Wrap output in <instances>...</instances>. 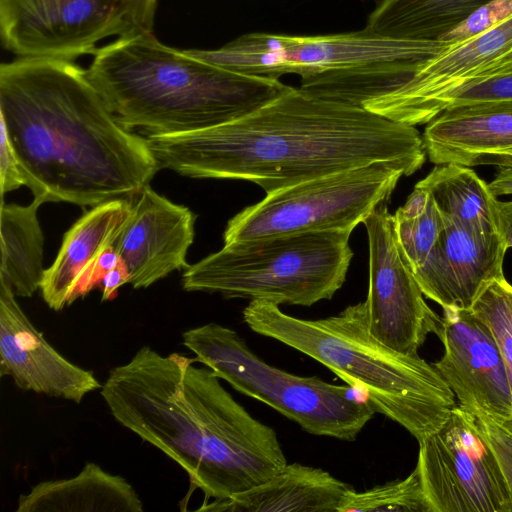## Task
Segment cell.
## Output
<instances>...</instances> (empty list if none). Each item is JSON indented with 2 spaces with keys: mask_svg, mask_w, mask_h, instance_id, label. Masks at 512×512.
<instances>
[{
  "mask_svg": "<svg viewBox=\"0 0 512 512\" xmlns=\"http://www.w3.org/2000/svg\"><path fill=\"white\" fill-rule=\"evenodd\" d=\"M146 141L161 169L249 181L266 193L378 161L412 175L427 156L415 126L294 87L232 122Z\"/></svg>",
  "mask_w": 512,
  "mask_h": 512,
  "instance_id": "cell-1",
  "label": "cell"
},
{
  "mask_svg": "<svg viewBox=\"0 0 512 512\" xmlns=\"http://www.w3.org/2000/svg\"><path fill=\"white\" fill-rule=\"evenodd\" d=\"M0 115L25 185L45 202L94 207L130 199L161 169L146 138L119 123L71 61L1 64Z\"/></svg>",
  "mask_w": 512,
  "mask_h": 512,
  "instance_id": "cell-2",
  "label": "cell"
},
{
  "mask_svg": "<svg viewBox=\"0 0 512 512\" xmlns=\"http://www.w3.org/2000/svg\"><path fill=\"white\" fill-rule=\"evenodd\" d=\"M142 346L109 371L101 396L114 419L178 464L191 487L223 501L288 463L275 430L255 419L207 366Z\"/></svg>",
  "mask_w": 512,
  "mask_h": 512,
  "instance_id": "cell-3",
  "label": "cell"
},
{
  "mask_svg": "<svg viewBox=\"0 0 512 512\" xmlns=\"http://www.w3.org/2000/svg\"><path fill=\"white\" fill-rule=\"evenodd\" d=\"M86 70L121 125L176 135L223 125L257 110L291 86L229 70L160 43L152 32L96 50Z\"/></svg>",
  "mask_w": 512,
  "mask_h": 512,
  "instance_id": "cell-4",
  "label": "cell"
},
{
  "mask_svg": "<svg viewBox=\"0 0 512 512\" xmlns=\"http://www.w3.org/2000/svg\"><path fill=\"white\" fill-rule=\"evenodd\" d=\"M243 321L255 333L323 364L418 443L437 431L458 406L433 364L418 354L389 348L370 332L366 301L335 316L307 320L282 312L277 304L251 300Z\"/></svg>",
  "mask_w": 512,
  "mask_h": 512,
  "instance_id": "cell-5",
  "label": "cell"
},
{
  "mask_svg": "<svg viewBox=\"0 0 512 512\" xmlns=\"http://www.w3.org/2000/svg\"><path fill=\"white\" fill-rule=\"evenodd\" d=\"M451 43L393 39L364 28L320 36L248 33L218 49L187 51L240 73L273 79L296 74L310 93L363 107L403 85Z\"/></svg>",
  "mask_w": 512,
  "mask_h": 512,
  "instance_id": "cell-6",
  "label": "cell"
},
{
  "mask_svg": "<svg viewBox=\"0 0 512 512\" xmlns=\"http://www.w3.org/2000/svg\"><path fill=\"white\" fill-rule=\"evenodd\" d=\"M352 230H326L224 244L182 274L188 292L277 305L311 306L342 287L353 252Z\"/></svg>",
  "mask_w": 512,
  "mask_h": 512,
  "instance_id": "cell-7",
  "label": "cell"
},
{
  "mask_svg": "<svg viewBox=\"0 0 512 512\" xmlns=\"http://www.w3.org/2000/svg\"><path fill=\"white\" fill-rule=\"evenodd\" d=\"M182 344L197 362L213 370L238 392L297 423L304 431L354 441L376 413L349 385L317 376H298L258 357L233 329L211 322L182 333Z\"/></svg>",
  "mask_w": 512,
  "mask_h": 512,
  "instance_id": "cell-8",
  "label": "cell"
},
{
  "mask_svg": "<svg viewBox=\"0 0 512 512\" xmlns=\"http://www.w3.org/2000/svg\"><path fill=\"white\" fill-rule=\"evenodd\" d=\"M400 163L378 161L266 193L232 217L224 244L326 230H352L385 203L402 176Z\"/></svg>",
  "mask_w": 512,
  "mask_h": 512,
  "instance_id": "cell-9",
  "label": "cell"
},
{
  "mask_svg": "<svg viewBox=\"0 0 512 512\" xmlns=\"http://www.w3.org/2000/svg\"><path fill=\"white\" fill-rule=\"evenodd\" d=\"M157 0H0L4 47L20 58L71 61L101 40L152 32Z\"/></svg>",
  "mask_w": 512,
  "mask_h": 512,
  "instance_id": "cell-10",
  "label": "cell"
},
{
  "mask_svg": "<svg viewBox=\"0 0 512 512\" xmlns=\"http://www.w3.org/2000/svg\"><path fill=\"white\" fill-rule=\"evenodd\" d=\"M416 467L432 512H512L496 456L475 415L459 406L419 442Z\"/></svg>",
  "mask_w": 512,
  "mask_h": 512,
  "instance_id": "cell-11",
  "label": "cell"
},
{
  "mask_svg": "<svg viewBox=\"0 0 512 512\" xmlns=\"http://www.w3.org/2000/svg\"><path fill=\"white\" fill-rule=\"evenodd\" d=\"M363 224L369 243L365 301L370 332L389 348L416 355L430 333H439L441 317L424 300L386 204H380Z\"/></svg>",
  "mask_w": 512,
  "mask_h": 512,
  "instance_id": "cell-12",
  "label": "cell"
},
{
  "mask_svg": "<svg viewBox=\"0 0 512 512\" xmlns=\"http://www.w3.org/2000/svg\"><path fill=\"white\" fill-rule=\"evenodd\" d=\"M444 354L433 366L454 393L458 406L499 423L512 415V388L500 350L489 329L470 309H443L437 334Z\"/></svg>",
  "mask_w": 512,
  "mask_h": 512,
  "instance_id": "cell-13",
  "label": "cell"
},
{
  "mask_svg": "<svg viewBox=\"0 0 512 512\" xmlns=\"http://www.w3.org/2000/svg\"><path fill=\"white\" fill-rule=\"evenodd\" d=\"M512 72V12L487 29L452 43L425 61L394 91L363 104L367 110L402 123L431 98L476 80Z\"/></svg>",
  "mask_w": 512,
  "mask_h": 512,
  "instance_id": "cell-14",
  "label": "cell"
},
{
  "mask_svg": "<svg viewBox=\"0 0 512 512\" xmlns=\"http://www.w3.org/2000/svg\"><path fill=\"white\" fill-rule=\"evenodd\" d=\"M129 201L125 224L113 247L133 288H147L175 270L186 269L196 215L143 187Z\"/></svg>",
  "mask_w": 512,
  "mask_h": 512,
  "instance_id": "cell-15",
  "label": "cell"
},
{
  "mask_svg": "<svg viewBox=\"0 0 512 512\" xmlns=\"http://www.w3.org/2000/svg\"><path fill=\"white\" fill-rule=\"evenodd\" d=\"M0 375L10 376L22 390L75 403L102 388L92 371L70 362L50 345L1 278Z\"/></svg>",
  "mask_w": 512,
  "mask_h": 512,
  "instance_id": "cell-16",
  "label": "cell"
},
{
  "mask_svg": "<svg viewBox=\"0 0 512 512\" xmlns=\"http://www.w3.org/2000/svg\"><path fill=\"white\" fill-rule=\"evenodd\" d=\"M443 217L437 248L413 274L424 296L443 309H470L488 285L505 277L507 248L498 233L482 234Z\"/></svg>",
  "mask_w": 512,
  "mask_h": 512,
  "instance_id": "cell-17",
  "label": "cell"
},
{
  "mask_svg": "<svg viewBox=\"0 0 512 512\" xmlns=\"http://www.w3.org/2000/svg\"><path fill=\"white\" fill-rule=\"evenodd\" d=\"M128 211V199L104 202L85 212L65 233L53 264L43 272L40 285L49 308L60 311L98 284L97 261L118 239Z\"/></svg>",
  "mask_w": 512,
  "mask_h": 512,
  "instance_id": "cell-18",
  "label": "cell"
},
{
  "mask_svg": "<svg viewBox=\"0 0 512 512\" xmlns=\"http://www.w3.org/2000/svg\"><path fill=\"white\" fill-rule=\"evenodd\" d=\"M422 137L434 164L489 165L512 150V100L445 109L426 124Z\"/></svg>",
  "mask_w": 512,
  "mask_h": 512,
  "instance_id": "cell-19",
  "label": "cell"
},
{
  "mask_svg": "<svg viewBox=\"0 0 512 512\" xmlns=\"http://www.w3.org/2000/svg\"><path fill=\"white\" fill-rule=\"evenodd\" d=\"M353 489L330 473L298 463L287 464L269 480L197 510L213 512H338Z\"/></svg>",
  "mask_w": 512,
  "mask_h": 512,
  "instance_id": "cell-20",
  "label": "cell"
},
{
  "mask_svg": "<svg viewBox=\"0 0 512 512\" xmlns=\"http://www.w3.org/2000/svg\"><path fill=\"white\" fill-rule=\"evenodd\" d=\"M17 512H143V503L122 476L88 462L75 476L47 480L18 499Z\"/></svg>",
  "mask_w": 512,
  "mask_h": 512,
  "instance_id": "cell-21",
  "label": "cell"
},
{
  "mask_svg": "<svg viewBox=\"0 0 512 512\" xmlns=\"http://www.w3.org/2000/svg\"><path fill=\"white\" fill-rule=\"evenodd\" d=\"M494 0H382L365 29L383 37L433 41Z\"/></svg>",
  "mask_w": 512,
  "mask_h": 512,
  "instance_id": "cell-22",
  "label": "cell"
},
{
  "mask_svg": "<svg viewBox=\"0 0 512 512\" xmlns=\"http://www.w3.org/2000/svg\"><path fill=\"white\" fill-rule=\"evenodd\" d=\"M44 202L38 197L27 206L1 202L0 278L19 297H31L43 278L44 237L37 211Z\"/></svg>",
  "mask_w": 512,
  "mask_h": 512,
  "instance_id": "cell-23",
  "label": "cell"
},
{
  "mask_svg": "<svg viewBox=\"0 0 512 512\" xmlns=\"http://www.w3.org/2000/svg\"><path fill=\"white\" fill-rule=\"evenodd\" d=\"M417 184L431 193L443 216L482 234L498 233L497 197L470 167L454 163L435 164Z\"/></svg>",
  "mask_w": 512,
  "mask_h": 512,
  "instance_id": "cell-24",
  "label": "cell"
},
{
  "mask_svg": "<svg viewBox=\"0 0 512 512\" xmlns=\"http://www.w3.org/2000/svg\"><path fill=\"white\" fill-rule=\"evenodd\" d=\"M398 242L415 273L437 248L444 217L431 193L416 184L405 204L393 214Z\"/></svg>",
  "mask_w": 512,
  "mask_h": 512,
  "instance_id": "cell-25",
  "label": "cell"
},
{
  "mask_svg": "<svg viewBox=\"0 0 512 512\" xmlns=\"http://www.w3.org/2000/svg\"><path fill=\"white\" fill-rule=\"evenodd\" d=\"M432 512L417 467L403 480L375 486L363 492L351 489L338 512Z\"/></svg>",
  "mask_w": 512,
  "mask_h": 512,
  "instance_id": "cell-26",
  "label": "cell"
},
{
  "mask_svg": "<svg viewBox=\"0 0 512 512\" xmlns=\"http://www.w3.org/2000/svg\"><path fill=\"white\" fill-rule=\"evenodd\" d=\"M512 100V72L463 84L424 102L412 111L403 124H427L445 109L485 102Z\"/></svg>",
  "mask_w": 512,
  "mask_h": 512,
  "instance_id": "cell-27",
  "label": "cell"
},
{
  "mask_svg": "<svg viewBox=\"0 0 512 512\" xmlns=\"http://www.w3.org/2000/svg\"><path fill=\"white\" fill-rule=\"evenodd\" d=\"M470 310L489 329L505 362L512 388V285L505 277L493 281Z\"/></svg>",
  "mask_w": 512,
  "mask_h": 512,
  "instance_id": "cell-28",
  "label": "cell"
},
{
  "mask_svg": "<svg viewBox=\"0 0 512 512\" xmlns=\"http://www.w3.org/2000/svg\"><path fill=\"white\" fill-rule=\"evenodd\" d=\"M474 415L480 431L496 456L512 504V433L488 416Z\"/></svg>",
  "mask_w": 512,
  "mask_h": 512,
  "instance_id": "cell-29",
  "label": "cell"
},
{
  "mask_svg": "<svg viewBox=\"0 0 512 512\" xmlns=\"http://www.w3.org/2000/svg\"><path fill=\"white\" fill-rule=\"evenodd\" d=\"M512 12V0H494L473 13L441 39L460 41L469 38L499 22Z\"/></svg>",
  "mask_w": 512,
  "mask_h": 512,
  "instance_id": "cell-30",
  "label": "cell"
},
{
  "mask_svg": "<svg viewBox=\"0 0 512 512\" xmlns=\"http://www.w3.org/2000/svg\"><path fill=\"white\" fill-rule=\"evenodd\" d=\"M0 188L1 196L26 184L19 160L3 121H0Z\"/></svg>",
  "mask_w": 512,
  "mask_h": 512,
  "instance_id": "cell-31",
  "label": "cell"
},
{
  "mask_svg": "<svg viewBox=\"0 0 512 512\" xmlns=\"http://www.w3.org/2000/svg\"><path fill=\"white\" fill-rule=\"evenodd\" d=\"M497 231L507 249L512 247V200H496Z\"/></svg>",
  "mask_w": 512,
  "mask_h": 512,
  "instance_id": "cell-32",
  "label": "cell"
},
{
  "mask_svg": "<svg viewBox=\"0 0 512 512\" xmlns=\"http://www.w3.org/2000/svg\"><path fill=\"white\" fill-rule=\"evenodd\" d=\"M102 287L101 301H107L113 298L116 291L126 283H129V276L123 266L120 264L118 267L108 271L103 275L100 280Z\"/></svg>",
  "mask_w": 512,
  "mask_h": 512,
  "instance_id": "cell-33",
  "label": "cell"
},
{
  "mask_svg": "<svg viewBox=\"0 0 512 512\" xmlns=\"http://www.w3.org/2000/svg\"><path fill=\"white\" fill-rule=\"evenodd\" d=\"M488 187L495 197L512 195V166L499 167Z\"/></svg>",
  "mask_w": 512,
  "mask_h": 512,
  "instance_id": "cell-34",
  "label": "cell"
},
{
  "mask_svg": "<svg viewBox=\"0 0 512 512\" xmlns=\"http://www.w3.org/2000/svg\"><path fill=\"white\" fill-rule=\"evenodd\" d=\"M120 264H122V261L115 248L113 246L106 248L101 253L96 264L95 277L97 283L100 282L105 273L118 267Z\"/></svg>",
  "mask_w": 512,
  "mask_h": 512,
  "instance_id": "cell-35",
  "label": "cell"
},
{
  "mask_svg": "<svg viewBox=\"0 0 512 512\" xmlns=\"http://www.w3.org/2000/svg\"><path fill=\"white\" fill-rule=\"evenodd\" d=\"M489 165H497L498 167L512 166V150L496 155L492 158Z\"/></svg>",
  "mask_w": 512,
  "mask_h": 512,
  "instance_id": "cell-36",
  "label": "cell"
},
{
  "mask_svg": "<svg viewBox=\"0 0 512 512\" xmlns=\"http://www.w3.org/2000/svg\"><path fill=\"white\" fill-rule=\"evenodd\" d=\"M500 424L503 425L508 431L512 433V415Z\"/></svg>",
  "mask_w": 512,
  "mask_h": 512,
  "instance_id": "cell-37",
  "label": "cell"
}]
</instances>
